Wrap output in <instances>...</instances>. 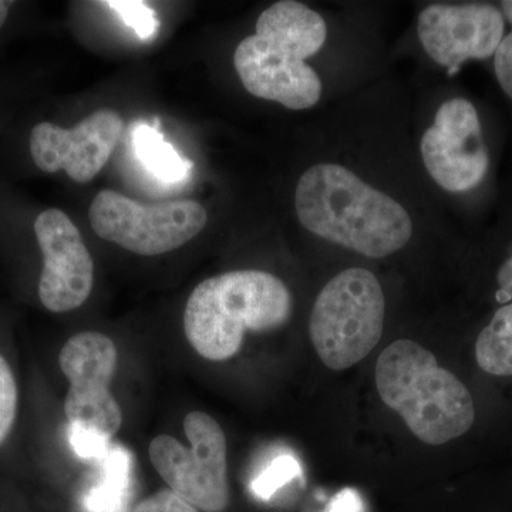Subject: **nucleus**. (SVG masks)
<instances>
[{"label":"nucleus","instance_id":"f257e3e1","mask_svg":"<svg viewBox=\"0 0 512 512\" xmlns=\"http://www.w3.org/2000/svg\"><path fill=\"white\" fill-rule=\"evenodd\" d=\"M295 208L312 234L369 258L392 255L412 238L402 205L342 165L309 168L296 185Z\"/></svg>","mask_w":512,"mask_h":512},{"label":"nucleus","instance_id":"f03ea898","mask_svg":"<svg viewBox=\"0 0 512 512\" xmlns=\"http://www.w3.org/2000/svg\"><path fill=\"white\" fill-rule=\"evenodd\" d=\"M255 29L234 55L247 92L286 109H311L320 99L322 82L305 60L325 45V20L301 2L282 0L261 13Z\"/></svg>","mask_w":512,"mask_h":512},{"label":"nucleus","instance_id":"7ed1b4c3","mask_svg":"<svg viewBox=\"0 0 512 512\" xmlns=\"http://www.w3.org/2000/svg\"><path fill=\"white\" fill-rule=\"evenodd\" d=\"M288 286L269 272L244 269L205 279L191 292L184 332L192 349L211 362L237 355L245 332H271L291 319Z\"/></svg>","mask_w":512,"mask_h":512},{"label":"nucleus","instance_id":"20e7f679","mask_svg":"<svg viewBox=\"0 0 512 512\" xmlns=\"http://www.w3.org/2000/svg\"><path fill=\"white\" fill-rule=\"evenodd\" d=\"M375 372L380 399L423 443L440 446L473 427L470 390L419 343L396 340L380 353Z\"/></svg>","mask_w":512,"mask_h":512},{"label":"nucleus","instance_id":"39448f33","mask_svg":"<svg viewBox=\"0 0 512 512\" xmlns=\"http://www.w3.org/2000/svg\"><path fill=\"white\" fill-rule=\"evenodd\" d=\"M386 299L379 279L365 268H350L320 291L309 320L312 345L323 365L349 369L379 345Z\"/></svg>","mask_w":512,"mask_h":512},{"label":"nucleus","instance_id":"423d86ee","mask_svg":"<svg viewBox=\"0 0 512 512\" xmlns=\"http://www.w3.org/2000/svg\"><path fill=\"white\" fill-rule=\"evenodd\" d=\"M184 431L190 447L167 434L151 441V464L187 503L205 512H224L229 504L224 430L210 414L191 412L185 417Z\"/></svg>","mask_w":512,"mask_h":512},{"label":"nucleus","instance_id":"0eeeda50","mask_svg":"<svg viewBox=\"0 0 512 512\" xmlns=\"http://www.w3.org/2000/svg\"><path fill=\"white\" fill-rule=\"evenodd\" d=\"M89 218L100 238L143 256L163 255L183 247L208 221L207 211L197 201L141 204L111 190L96 195Z\"/></svg>","mask_w":512,"mask_h":512},{"label":"nucleus","instance_id":"6e6552de","mask_svg":"<svg viewBox=\"0 0 512 512\" xmlns=\"http://www.w3.org/2000/svg\"><path fill=\"white\" fill-rule=\"evenodd\" d=\"M117 348L109 336L83 332L64 343L59 355L70 387L64 402L69 424H83L113 439L123 424L119 403L110 392L116 375Z\"/></svg>","mask_w":512,"mask_h":512},{"label":"nucleus","instance_id":"1a4fd4ad","mask_svg":"<svg viewBox=\"0 0 512 512\" xmlns=\"http://www.w3.org/2000/svg\"><path fill=\"white\" fill-rule=\"evenodd\" d=\"M30 224L42 258L37 281L40 303L53 313L74 311L93 289L94 264L82 234L59 208L37 212Z\"/></svg>","mask_w":512,"mask_h":512},{"label":"nucleus","instance_id":"9d476101","mask_svg":"<svg viewBox=\"0 0 512 512\" xmlns=\"http://www.w3.org/2000/svg\"><path fill=\"white\" fill-rule=\"evenodd\" d=\"M123 127V119L113 110L94 111L70 128L37 121L28 134L30 161L40 173L64 171L74 183H89L110 160Z\"/></svg>","mask_w":512,"mask_h":512},{"label":"nucleus","instance_id":"9b49d317","mask_svg":"<svg viewBox=\"0 0 512 512\" xmlns=\"http://www.w3.org/2000/svg\"><path fill=\"white\" fill-rule=\"evenodd\" d=\"M420 150L430 177L448 192L474 190L490 164L476 107L461 97L441 104Z\"/></svg>","mask_w":512,"mask_h":512},{"label":"nucleus","instance_id":"f8f14e48","mask_svg":"<svg viewBox=\"0 0 512 512\" xmlns=\"http://www.w3.org/2000/svg\"><path fill=\"white\" fill-rule=\"evenodd\" d=\"M417 33L424 52L453 76L467 60L494 55L503 40L504 16L485 3L431 5L420 13Z\"/></svg>","mask_w":512,"mask_h":512},{"label":"nucleus","instance_id":"ddd939ff","mask_svg":"<svg viewBox=\"0 0 512 512\" xmlns=\"http://www.w3.org/2000/svg\"><path fill=\"white\" fill-rule=\"evenodd\" d=\"M131 457L124 448L113 447L101 461V481L84 498L89 512H126L130 500Z\"/></svg>","mask_w":512,"mask_h":512},{"label":"nucleus","instance_id":"4468645a","mask_svg":"<svg viewBox=\"0 0 512 512\" xmlns=\"http://www.w3.org/2000/svg\"><path fill=\"white\" fill-rule=\"evenodd\" d=\"M133 148L141 164L164 183H180L191 174V161L181 157L150 124L134 126Z\"/></svg>","mask_w":512,"mask_h":512},{"label":"nucleus","instance_id":"2eb2a0df","mask_svg":"<svg viewBox=\"0 0 512 512\" xmlns=\"http://www.w3.org/2000/svg\"><path fill=\"white\" fill-rule=\"evenodd\" d=\"M477 365L491 376H512V302L505 303L476 342Z\"/></svg>","mask_w":512,"mask_h":512},{"label":"nucleus","instance_id":"dca6fc26","mask_svg":"<svg viewBox=\"0 0 512 512\" xmlns=\"http://www.w3.org/2000/svg\"><path fill=\"white\" fill-rule=\"evenodd\" d=\"M111 10L120 16V19L133 29L141 40H150L157 35L158 22L156 12L144 2L134 0H110L104 2Z\"/></svg>","mask_w":512,"mask_h":512},{"label":"nucleus","instance_id":"f3484780","mask_svg":"<svg viewBox=\"0 0 512 512\" xmlns=\"http://www.w3.org/2000/svg\"><path fill=\"white\" fill-rule=\"evenodd\" d=\"M19 389L8 360L0 355V446L8 440L18 417Z\"/></svg>","mask_w":512,"mask_h":512},{"label":"nucleus","instance_id":"a211bd4d","mask_svg":"<svg viewBox=\"0 0 512 512\" xmlns=\"http://www.w3.org/2000/svg\"><path fill=\"white\" fill-rule=\"evenodd\" d=\"M69 441L83 460L103 461L113 448L110 437L83 424H69Z\"/></svg>","mask_w":512,"mask_h":512},{"label":"nucleus","instance_id":"6ab92c4d","mask_svg":"<svg viewBox=\"0 0 512 512\" xmlns=\"http://www.w3.org/2000/svg\"><path fill=\"white\" fill-rule=\"evenodd\" d=\"M296 474H299V466L295 458L291 456L276 458L274 463L252 483V491L256 497L268 500L282 485L289 483Z\"/></svg>","mask_w":512,"mask_h":512},{"label":"nucleus","instance_id":"aec40b11","mask_svg":"<svg viewBox=\"0 0 512 512\" xmlns=\"http://www.w3.org/2000/svg\"><path fill=\"white\" fill-rule=\"evenodd\" d=\"M501 9H503L505 18L510 20L512 25V0H505L501 3ZM494 69L498 83L512 99V30L507 36L503 37L497 50H495Z\"/></svg>","mask_w":512,"mask_h":512},{"label":"nucleus","instance_id":"412c9836","mask_svg":"<svg viewBox=\"0 0 512 512\" xmlns=\"http://www.w3.org/2000/svg\"><path fill=\"white\" fill-rule=\"evenodd\" d=\"M133 512H198L197 508L171 490H161L141 501Z\"/></svg>","mask_w":512,"mask_h":512},{"label":"nucleus","instance_id":"4be33fe9","mask_svg":"<svg viewBox=\"0 0 512 512\" xmlns=\"http://www.w3.org/2000/svg\"><path fill=\"white\" fill-rule=\"evenodd\" d=\"M328 512H363V503L356 491L345 490L333 498Z\"/></svg>","mask_w":512,"mask_h":512},{"label":"nucleus","instance_id":"5701e85b","mask_svg":"<svg viewBox=\"0 0 512 512\" xmlns=\"http://www.w3.org/2000/svg\"><path fill=\"white\" fill-rule=\"evenodd\" d=\"M498 291L495 299L500 303L512 302V256L501 265L497 275Z\"/></svg>","mask_w":512,"mask_h":512},{"label":"nucleus","instance_id":"b1692460","mask_svg":"<svg viewBox=\"0 0 512 512\" xmlns=\"http://www.w3.org/2000/svg\"><path fill=\"white\" fill-rule=\"evenodd\" d=\"M13 6H15V2L0 0V32L8 25L10 16H12Z\"/></svg>","mask_w":512,"mask_h":512}]
</instances>
